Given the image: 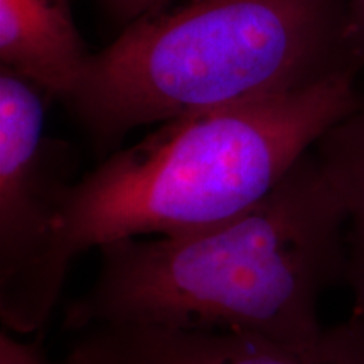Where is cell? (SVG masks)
Returning <instances> with one entry per match:
<instances>
[{"label":"cell","instance_id":"cell-5","mask_svg":"<svg viewBox=\"0 0 364 364\" xmlns=\"http://www.w3.org/2000/svg\"><path fill=\"white\" fill-rule=\"evenodd\" d=\"M65 364H364V316L353 314L300 343L235 332L95 327Z\"/></svg>","mask_w":364,"mask_h":364},{"label":"cell","instance_id":"cell-6","mask_svg":"<svg viewBox=\"0 0 364 364\" xmlns=\"http://www.w3.org/2000/svg\"><path fill=\"white\" fill-rule=\"evenodd\" d=\"M91 53L73 17L70 0H0V61L66 102Z\"/></svg>","mask_w":364,"mask_h":364},{"label":"cell","instance_id":"cell-4","mask_svg":"<svg viewBox=\"0 0 364 364\" xmlns=\"http://www.w3.org/2000/svg\"><path fill=\"white\" fill-rule=\"evenodd\" d=\"M51 100L0 70V318L22 338L41 334L56 307L46 290L54 223L76 184V159L44 134Z\"/></svg>","mask_w":364,"mask_h":364},{"label":"cell","instance_id":"cell-1","mask_svg":"<svg viewBox=\"0 0 364 364\" xmlns=\"http://www.w3.org/2000/svg\"><path fill=\"white\" fill-rule=\"evenodd\" d=\"M348 211L314 149L260 203L179 236L103 245L90 289L63 316L95 327L235 332L284 343L316 338L322 295L344 284Z\"/></svg>","mask_w":364,"mask_h":364},{"label":"cell","instance_id":"cell-8","mask_svg":"<svg viewBox=\"0 0 364 364\" xmlns=\"http://www.w3.org/2000/svg\"><path fill=\"white\" fill-rule=\"evenodd\" d=\"M0 364H49L43 346V332L33 339H17L4 329L0 334Z\"/></svg>","mask_w":364,"mask_h":364},{"label":"cell","instance_id":"cell-3","mask_svg":"<svg viewBox=\"0 0 364 364\" xmlns=\"http://www.w3.org/2000/svg\"><path fill=\"white\" fill-rule=\"evenodd\" d=\"M358 71L346 0H166L91 53L66 105L98 147Z\"/></svg>","mask_w":364,"mask_h":364},{"label":"cell","instance_id":"cell-7","mask_svg":"<svg viewBox=\"0 0 364 364\" xmlns=\"http://www.w3.org/2000/svg\"><path fill=\"white\" fill-rule=\"evenodd\" d=\"M314 152L338 188L348 211L344 285L351 292V312L364 316V100L322 135Z\"/></svg>","mask_w":364,"mask_h":364},{"label":"cell","instance_id":"cell-10","mask_svg":"<svg viewBox=\"0 0 364 364\" xmlns=\"http://www.w3.org/2000/svg\"><path fill=\"white\" fill-rule=\"evenodd\" d=\"M162 2L166 0H100L105 11L110 14L113 19L124 24V27L161 6Z\"/></svg>","mask_w":364,"mask_h":364},{"label":"cell","instance_id":"cell-9","mask_svg":"<svg viewBox=\"0 0 364 364\" xmlns=\"http://www.w3.org/2000/svg\"><path fill=\"white\" fill-rule=\"evenodd\" d=\"M346 36L351 56L364 68V0H346Z\"/></svg>","mask_w":364,"mask_h":364},{"label":"cell","instance_id":"cell-2","mask_svg":"<svg viewBox=\"0 0 364 364\" xmlns=\"http://www.w3.org/2000/svg\"><path fill=\"white\" fill-rule=\"evenodd\" d=\"M356 76L344 71L290 93L172 118L80 177L54 223L46 268L53 306L80 255L206 230L265 199L361 105Z\"/></svg>","mask_w":364,"mask_h":364}]
</instances>
